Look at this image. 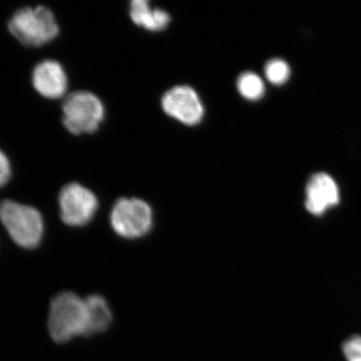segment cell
Returning a JSON list of instances; mask_svg holds the SVG:
<instances>
[{
  "mask_svg": "<svg viewBox=\"0 0 361 361\" xmlns=\"http://www.w3.org/2000/svg\"><path fill=\"white\" fill-rule=\"evenodd\" d=\"M87 329V307L85 299L73 292L58 294L51 302L49 331L52 341L66 343L78 336H85Z\"/></svg>",
  "mask_w": 361,
  "mask_h": 361,
  "instance_id": "obj_1",
  "label": "cell"
},
{
  "mask_svg": "<svg viewBox=\"0 0 361 361\" xmlns=\"http://www.w3.org/2000/svg\"><path fill=\"white\" fill-rule=\"evenodd\" d=\"M0 221L18 246L35 249L44 235V219L39 211L11 200L0 203Z\"/></svg>",
  "mask_w": 361,
  "mask_h": 361,
  "instance_id": "obj_2",
  "label": "cell"
},
{
  "mask_svg": "<svg viewBox=\"0 0 361 361\" xmlns=\"http://www.w3.org/2000/svg\"><path fill=\"white\" fill-rule=\"evenodd\" d=\"M11 35L27 47H40L59 35L54 13L44 6L25 7L13 14L8 23Z\"/></svg>",
  "mask_w": 361,
  "mask_h": 361,
  "instance_id": "obj_3",
  "label": "cell"
},
{
  "mask_svg": "<svg viewBox=\"0 0 361 361\" xmlns=\"http://www.w3.org/2000/svg\"><path fill=\"white\" fill-rule=\"evenodd\" d=\"M104 116L101 99L90 92L68 94L63 104V123L71 134H90L99 129Z\"/></svg>",
  "mask_w": 361,
  "mask_h": 361,
  "instance_id": "obj_4",
  "label": "cell"
},
{
  "mask_svg": "<svg viewBox=\"0 0 361 361\" xmlns=\"http://www.w3.org/2000/svg\"><path fill=\"white\" fill-rule=\"evenodd\" d=\"M153 210L147 202L137 198H122L116 202L110 215L114 231L123 239L146 236L153 228Z\"/></svg>",
  "mask_w": 361,
  "mask_h": 361,
  "instance_id": "obj_5",
  "label": "cell"
},
{
  "mask_svg": "<svg viewBox=\"0 0 361 361\" xmlns=\"http://www.w3.org/2000/svg\"><path fill=\"white\" fill-rule=\"evenodd\" d=\"M59 214L65 224L71 227H82L94 219L99 201L90 190L71 183L61 189L59 196Z\"/></svg>",
  "mask_w": 361,
  "mask_h": 361,
  "instance_id": "obj_6",
  "label": "cell"
},
{
  "mask_svg": "<svg viewBox=\"0 0 361 361\" xmlns=\"http://www.w3.org/2000/svg\"><path fill=\"white\" fill-rule=\"evenodd\" d=\"M161 106L168 116L187 126L198 125L205 114L196 90L188 85H178L168 90L161 99Z\"/></svg>",
  "mask_w": 361,
  "mask_h": 361,
  "instance_id": "obj_7",
  "label": "cell"
},
{
  "mask_svg": "<svg viewBox=\"0 0 361 361\" xmlns=\"http://www.w3.org/2000/svg\"><path fill=\"white\" fill-rule=\"evenodd\" d=\"M305 208L314 216H322L341 201L338 186L326 173L311 176L305 188Z\"/></svg>",
  "mask_w": 361,
  "mask_h": 361,
  "instance_id": "obj_8",
  "label": "cell"
},
{
  "mask_svg": "<svg viewBox=\"0 0 361 361\" xmlns=\"http://www.w3.org/2000/svg\"><path fill=\"white\" fill-rule=\"evenodd\" d=\"M33 85L40 94L49 99H59L66 94L68 78L61 63L44 61L35 66L32 75Z\"/></svg>",
  "mask_w": 361,
  "mask_h": 361,
  "instance_id": "obj_9",
  "label": "cell"
},
{
  "mask_svg": "<svg viewBox=\"0 0 361 361\" xmlns=\"http://www.w3.org/2000/svg\"><path fill=\"white\" fill-rule=\"evenodd\" d=\"M87 307V329L85 337L101 334L110 329L113 313L104 297L92 294L85 299Z\"/></svg>",
  "mask_w": 361,
  "mask_h": 361,
  "instance_id": "obj_10",
  "label": "cell"
},
{
  "mask_svg": "<svg viewBox=\"0 0 361 361\" xmlns=\"http://www.w3.org/2000/svg\"><path fill=\"white\" fill-rule=\"evenodd\" d=\"M130 16L135 25L142 26L149 32H161L170 23L168 13L160 8H151L147 0L130 2Z\"/></svg>",
  "mask_w": 361,
  "mask_h": 361,
  "instance_id": "obj_11",
  "label": "cell"
},
{
  "mask_svg": "<svg viewBox=\"0 0 361 361\" xmlns=\"http://www.w3.org/2000/svg\"><path fill=\"white\" fill-rule=\"evenodd\" d=\"M237 89L244 99L255 102L265 94V85L262 78L252 71L242 73L237 80Z\"/></svg>",
  "mask_w": 361,
  "mask_h": 361,
  "instance_id": "obj_12",
  "label": "cell"
},
{
  "mask_svg": "<svg viewBox=\"0 0 361 361\" xmlns=\"http://www.w3.org/2000/svg\"><path fill=\"white\" fill-rule=\"evenodd\" d=\"M264 71L266 78L275 85H283L290 78V66L283 59H270Z\"/></svg>",
  "mask_w": 361,
  "mask_h": 361,
  "instance_id": "obj_13",
  "label": "cell"
},
{
  "mask_svg": "<svg viewBox=\"0 0 361 361\" xmlns=\"http://www.w3.org/2000/svg\"><path fill=\"white\" fill-rule=\"evenodd\" d=\"M346 361H361V336L349 337L342 345Z\"/></svg>",
  "mask_w": 361,
  "mask_h": 361,
  "instance_id": "obj_14",
  "label": "cell"
},
{
  "mask_svg": "<svg viewBox=\"0 0 361 361\" xmlns=\"http://www.w3.org/2000/svg\"><path fill=\"white\" fill-rule=\"evenodd\" d=\"M11 175V163L4 152L0 151V187L8 182Z\"/></svg>",
  "mask_w": 361,
  "mask_h": 361,
  "instance_id": "obj_15",
  "label": "cell"
}]
</instances>
